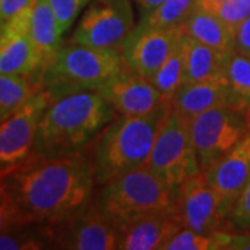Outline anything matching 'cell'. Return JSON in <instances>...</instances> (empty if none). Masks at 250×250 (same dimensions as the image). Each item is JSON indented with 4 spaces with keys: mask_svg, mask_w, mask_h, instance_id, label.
<instances>
[{
    "mask_svg": "<svg viewBox=\"0 0 250 250\" xmlns=\"http://www.w3.org/2000/svg\"><path fill=\"white\" fill-rule=\"evenodd\" d=\"M34 7L0 24V74L31 75L35 78L42 68L41 57L31 41V20Z\"/></svg>",
    "mask_w": 250,
    "mask_h": 250,
    "instance_id": "cell-14",
    "label": "cell"
},
{
    "mask_svg": "<svg viewBox=\"0 0 250 250\" xmlns=\"http://www.w3.org/2000/svg\"><path fill=\"white\" fill-rule=\"evenodd\" d=\"M47 248H50L47 225L31 224L1 231L0 235L1 250H39Z\"/></svg>",
    "mask_w": 250,
    "mask_h": 250,
    "instance_id": "cell-24",
    "label": "cell"
},
{
    "mask_svg": "<svg viewBox=\"0 0 250 250\" xmlns=\"http://www.w3.org/2000/svg\"><path fill=\"white\" fill-rule=\"evenodd\" d=\"M52 249L116 250L118 249V228L92 200L86 207L47 225Z\"/></svg>",
    "mask_w": 250,
    "mask_h": 250,
    "instance_id": "cell-8",
    "label": "cell"
},
{
    "mask_svg": "<svg viewBox=\"0 0 250 250\" xmlns=\"http://www.w3.org/2000/svg\"><path fill=\"white\" fill-rule=\"evenodd\" d=\"M171 110L170 100L150 114L120 116L106 125L90 145L98 185L147 164L161 125Z\"/></svg>",
    "mask_w": 250,
    "mask_h": 250,
    "instance_id": "cell-3",
    "label": "cell"
},
{
    "mask_svg": "<svg viewBox=\"0 0 250 250\" xmlns=\"http://www.w3.org/2000/svg\"><path fill=\"white\" fill-rule=\"evenodd\" d=\"M135 28L129 0H92L70 42L96 47H118Z\"/></svg>",
    "mask_w": 250,
    "mask_h": 250,
    "instance_id": "cell-9",
    "label": "cell"
},
{
    "mask_svg": "<svg viewBox=\"0 0 250 250\" xmlns=\"http://www.w3.org/2000/svg\"><path fill=\"white\" fill-rule=\"evenodd\" d=\"M41 89V83L31 75L0 74V120H7Z\"/></svg>",
    "mask_w": 250,
    "mask_h": 250,
    "instance_id": "cell-21",
    "label": "cell"
},
{
    "mask_svg": "<svg viewBox=\"0 0 250 250\" xmlns=\"http://www.w3.org/2000/svg\"><path fill=\"white\" fill-rule=\"evenodd\" d=\"M62 35L64 34L49 0H38L32 11L29 36L35 46L36 53L42 62L41 71L53 59L54 54L60 50V47L62 46Z\"/></svg>",
    "mask_w": 250,
    "mask_h": 250,
    "instance_id": "cell-19",
    "label": "cell"
},
{
    "mask_svg": "<svg viewBox=\"0 0 250 250\" xmlns=\"http://www.w3.org/2000/svg\"><path fill=\"white\" fill-rule=\"evenodd\" d=\"M190 135L200 168L205 172L250 132V113L217 107L189 118Z\"/></svg>",
    "mask_w": 250,
    "mask_h": 250,
    "instance_id": "cell-7",
    "label": "cell"
},
{
    "mask_svg": "<svg viewBox=\"0 0 250 250\" xmlns=\"http://www.w3.org/2000/svg\"><path fill=\"white\" fill-rule=\"evenodd\" d=\"M203 174L232 211L250 182V132Z\"/></svg>",
    "mask_w": 250,
    "mask_h": 250,
    "instance_id": "cell-15",
    "label": "cell"
},
{
    "mask_svg": "<svg viewBox=\"0 0 250 250\" xmlns=\"http://www.w3.org/2000/svg\"><path fill=\"white\" fill-rule=\"evenodd\" d=\"M178 199L179 189L170 187L147 166L102 185L96 197L102 211L117 228L147 215L177 213Z\"/></svg>",
    "mask_w": 250,
    "mask_h": 250,
    "instance_id": "cell-5",
    "label": "cell"
},
{
    "mask_svg": "<svg viewBox=\"0 0 250 250\" xmlns=\"http://www.w3.org/2000/svg\"><path fill=\"white\" fill-rule=\"evenodd\" d=\"M1 231L41 224L52 225L93 200L96 182L89 152L47 156L32 152L1 168Z\"/></svg>",
    "mask_w": 250,
    "mask_h": 250,
    "instance_id": "cell-1",
    "label": "cell"
},
{
    "mask_svg": "<svg viewBox=\"0 0 250 250\" xmlns=\"http://www.w3.org/2000/svg\"><path fill=\"white\" fill-rule=\"evenodd\" d=\"M196 6L220 18L235 34L250 16V0H197Z\"/></svg>",
    "mask_w": 250,
    "mask_h": 250,
    "instance_id": "cell-26",
    "label": "cell"
},
{
    "mask_svg": "<svg viewBox=\"0 0 250 250\" xmlns=\"http://www.w3.org/2000/svg\"><path fill=\"white\" fill-rule=\"evenodd\" d=\"M90 1L92 0H49L62 34H65L72 27L82 9L86 7Z\"/></svg>",
    "mask_w": 250,
    "mask_h": 250,
    "instance_id": "cell-28",
    "label": "cell"
},
{
    "mask_svg": "<svg viewBox=\"0 0 250 250\" xmlns=\"http://www.w3.org/2000/svg\"><path fill=\"white\" fill-rule=\"evenodd\" d=\"M146 166L175 189L202 171L190 135L189 118L174 107L161 125Z\"/></svg>",
    "mask_w": 250,
    "mask_h": 250,
    "instance_id": "cell-6",
    "label": "cell"
},
{
    "mask_svg": "<svg viewBox=\"0 0 250 250\" xmlns=\"http://www.w3.org/2000/svg\"><path fill=\"white\" fill-rule=\"evenodd\" d=\"M136 1L142 7L143 14H147V13L157 9L164 0H136Z\"/></svg>",
    "mask_w": 250,
    "mask_h": 250,
    "instance_id": "cell-32",
    "label": "cell"
},
{
    "mask_svg": "<svg viewBox=\"0 0 250 250\" xmlns=\"http://www.w3.org/2000/svg\"><path fill=\"white\" fill-rule=\"evenodd\" d=\"M229 224L236 231H250V182L233 206Z\"/></svg>",
    "mask_w": 250,
    "mask_h": 250,
    "instance_id": "cell-29",
    "label": "cell"
},
{
    "mask_svg": "<svg viewBox=\"0 0 250 250\" xmlns=\"http://www.w3.org/2000/svg\"><path fill=\"white\" fill-rule=\"evenodd\" d=\"M225 75L229 85L231 107L250 113V59L233 52L225 65Z\"/></svg>",
    "mask_w": 250,
    "mask_h": 250,
    "instance_id": "cell-22",
    "label": "cell"
},
{
    "mask_svg": "<svg viewBox=\"0 0 250 250\" xmlns=\"http://www.w3.org/2000/svg\"><path fill=\"white\" fill-rule=\"evenodd\" d=\"M184 34L182 25L156 28L139 21L120 46L124 64L152 81Z\"/></svg>",
    "mask_w": 250,
    "mask_h": 250,
    "instance_id": "cell-11",
    "label": "cell"
},
{
    "mask_svg": "<svg viewBox=\"0 0 250 250\" xmlns=\"http://www.w3.org/2000/svg\"><path fill=\"white\" fill-rule=\"evenodd\" d=\"M124 67L120 49L70 42L60 47L35 80L59 99L74 92H96Z\"/></svg>",
    "mask_w": 250,
    "mask_h": 250,
    "instance_id": "cell-4",
    "label": "cell"
},
{
    "mask_svg": "<svg viewBox=\"0 0 250 250\" xmlns=\"http://www.w3.org/2000/svg\"><path fill=\"white\" fill-rule=\"evenodd\" d=\"M235 46H236V52L245 54L250 59V16L236 29Z\"/></svg>",
    "mask_w": 250,
    "mask_h": 250,
    "instance_id": "cell-31",
    "label": "cell"
},
{
    "mask_svg": "<svg viewBox=\"0 0 250 250\" xmlns=\"http://www.w3.org/2000/svg\"><path fill=\"white\" fill-rule=\"evenodd\" d=\"M52 90L42 89L14 114L1 121L0 126V163L1 168L24 160L34 149L36 132L42 116L54 100Z\"/></svg>",
    "mask_w": 250,
    "mask_h": 250,
    "instance_id": "cell-12",
    "label": "cell"
},
{
    "mask_svg": "<svg viewBox=\"0 0 250 250\" xmlns=\"http://www.w3.org/2000/svg\"><path fill=\"white\" fill-rule=\"evenodd\" d=\"M197 0H164L156 10L143 14L141 22L156 28L179 27L196 7Z\"/></svg>",
    "mask_w": 250,
    "mask_h": 250,
    "instance_id": "cell-25",
    "label": "cell"
},
{
    "mask_svg": "<svg viewBox=\"0 0 250 250\" xmlns=\"http://www.w3.org/2000/svg\"><path fill=\"white\" fill-rule=\"evenodd\" d=\"M184 36L174 47L168 59L164 62V64L159 68V71L156 72L152 78V82L156 85V88L160 90L166 98L171 100L175 96L179 88L184 85V70H185Z\"/></svg>",
    "mask_w": 250,
    "mask_h": 250,
    "instance_id": "cell-23",
    "label": "cell"
},
{
    "mask_svg": "<svg viewBox=\"0 0 250 250\" xmlns=\"http://www.w3.org/2000/svg\"><path fill=\"white\" fill-rule=\"evenodd\" d=\"M177 213L184 227L197 232L214 233L232 228L231 210L202 171L179 188Z\"/></svg>",
    "mask_w": 250,
    "mask_h": 250,
    "instance_id": "cell-10",
    "label": "cell"
},
{
    "mask_svg": "<svg viewBox=\"0 0 250 250\" xmlns=\"http://www.w3.org/2000/svg\"><path fill=\"white\" fill-rule=\"evenodd\" d=\"M182 29L188 36L225 54H232L236 50L235 31L223 22L220 18L195 7L182 22Z\"/></svg>",
    "mask_w": 250,
    "mask_h": 250,
    "instance_id": "cell-18",
    "label": "cell"
},
{
    "mask_svg": "<svg viewBox=\"0 0 250 250\" xmlns=\"http://www.w3.org/2000/svg\"><path fill=\"white\" fill-rule=\"evenodd\" d=\"M184 228L178 213L153 214L118 227L120 250L164 249L167 242Z\"/></svg>",
    "mask_w": 250,
    "mask_h": 250,
    "instance_id": "cell-16",
    "label": "cell"
},
{
    "mask_svg": "<svg viewBox=\"0 0 250 250\" xmlns=\"http://www.w3.org/2000/svg\"><path fill=\"white\" fill-rule=\"evenodd\" d=\"M116 113L95 90L74 92L56 99L42 116L32 150L47 156L86 150L116 118Z\"/></svg>",
    "mask_w": 250,
    "mask_h": 250,
    "instance_id": "cell-2",
    "label": "cell"
},
{
    "mask_svg": "<svg viewBox=\"0 0 250 250\" xmlns=\"http://www.w3.org/2000/svg\"><path fill=\"white\" fill-rule=\"evenodd\" d=\"M120 116L138 117L150 114L171 99H167L152 81L125 65L98 90Z\"/></svg>",
    "mask_w": 250,
    "mask_h": 250,
    "instance_id": "cell-13",
    "label": "cell"
},
{
    "mask_svg": "<svg viewBox=\"0 0 250 250\" xmlns=\"http://www.w3.org/2000/svg\"><path fill=\"white\" fill-rule=\"evenodd\" d=\"M171 102L174 110L188 118L211 108L231 107L227 75L221 74L208 80L184 83Z\"/></svg>",
    "mask_w": 250,
    "mask_h": 250,
    "instance_id": "cell-17",
    "label": "cell"
},
{
    "mask_svg": "<svg viewBox=\"0 0 250 250\" xmlns=\"http://www.w3.org/2000/svg\"><path fill=\"white\" fill-rule=\"evenodd\" d=\"M163 250H221L214 233H202L184 227Z\"/></svg>",
    "mask_w": 250,
    "mask_h": 250,
    "instance_id": "cell-27",
    "label": "cell"
},
{
    "mask_svg": "<svg viewBox=\"0 0 250 250\" xmlns=\"http://www.w3.org/2000/svg\"><path fill=\"white\" fill-rule=\"evenodd\" d=\"M185 70L184 83L208 80L225 74V65L231 54H225L199 42L185 34Z\"/></svg>",
    "mask_w": 250,
    "mask_h": 250,
    "instance_id": "cell-20",
    "label": "cell"
},
{
    "mask_svg": "<svg viewBox=\"0 0 250 250\" xmlns=\"http://www.w3.org/2000/svg\"><path fill=\"white\" fill-rule=\"evenodd\" d=\"M38 0H0V21L7 22L9 20L20 14L24 10L35 6Z\"/></svg>",
    "mask_w": 250,
    "mask_h": 250,
    "instance_id": "cell-30",
    "label": "cell"
}]
</instances>
